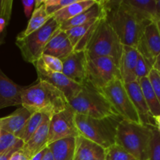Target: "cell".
I'll list each match as a JSON object with an SVG mask.
<instances>
[{
	"label": "cell",
	"instance_id": "cell-1",
	"mask_svg": "<svg viewBox=\"0 0 160 160\" xmlns=\"http://www.w3.org/2000/svg\"><path fill=\"white\" fill-rule=\"evenodd\" d=\"M21 100V106L31 113L41 112L50 117L69 106L62 92L43 81H38L36 84L28 86L22 92Z\"/></svg>",
	"mask_w": 160,
	"mask_h": 160
},
{
	"label": "cell",
	"instance_id": "cell-2",
	"mask_svg": "<svg viewBox=\"0 0 160 160\" xmlns=\"http://www.w3.org/2000/svg\"><path fill=\"white\" fill-rule=\"evenodd\" d=\"M106 10L105 18L114 30L122 45L136 48L145 27L141 22L119 5V1H102Z\"/></svg>",
	"mask_w": 160,
	"mask_h": 160
},
{
	"label": "cell",
	"instance_id": "cell-3",
	"mask_svg": "<svg viewBox=\"0 0 160 160\" xmlns=\"http://www.w3.org/2000/svg\"><path fill=\"white\" fill-rule=\"evenodd\" d=\"M122 120L119 115L104 118L75 115V124L78 134L104 149L115 144L118 125Z\"/></svg>",
	"mask_w": 160,
	"mask_h": 160
},
{
	"label": "cell",
	"instance_id": "cell-4",
	"mask_svg": "<svg viewBox=\"0 0 160 160\" xmlns=\"http://www.w3.org/2000/svg\"><path fill=\"white\" fill-rule=\"evenodd\" d=\"M152 126L122 120L116 133L115 144L137 160H147Z\"/></svg>",
	"mask_w": 160,
	"mask_h": 160
},
{
	"label": "cell",
	"instance_id": "cell-5",
	"mask_svg": "<svg viewBox=\"0 0 160 160\" xmlns=\"http://www.w3.org/2000/svg\"><path fill=\"white\" fill-rule=\"evenodd\" d=\"M84 51L88 59L108 57L119 66L122 45L105 17L99 20Z\"/></svg>",
	"mask_w": 160,
	"mask_h": 160
},
{
	"label": "cell",
	"instance_id": "cell-6",
	"mask_svg": "<svg viewBox=\"0 0 160 160\" xmlns=\"http://www.w3.org/2000/svg\"><path fill=\"white\" fill-rule=\"evenodd\" d=\"M68 104L76 114L93 118L119 115L101 91L88 82L82 86L81 91L76 96L69 100Z\"/></svg>",
	"mask_w": 160,
	"mask_h": 160
},
{
	"label": "cell",
	"instance_id": "cell-7",
	"mask_svg": "<svg viewBox=\"0 0 160 160\" xmlns=\"http://www.w3.org/2000/svg\"><path fill=\"white\" fill-rule=\"evenodd\" d=\"M59 28L60 24L52 17L40 29L25 37H17L16 45L20 49L23 59L34 65L42 56L47 43Z\"/></svg>",
	"mask_w": 160,
	"mask_h": 160
},
{
	"label": "cell",
	"instance_id": "cell-8",
	"mask_svg": "<svg viewBox=\"0 0 160 160\" xmlns=\"http://www.w3.org/2000/svg\"><path fill=\"white\" fill-rule=\"evenodd\" d=\"M101 92L122 120L142 123L121 78L111 81Z\"/></svg>",
	"mask_w": 160,
	"mask_h": 160
},
{
	"label": "cell",
	"instance_id": "cell-9",
	"mask_svg": "<svg viewBox=\"0 0 160 160\" xmlns=\"http://www.w3.org/2000/svg\"><path fill=\"white\" fill-rule=\"evenodd\" d=\"M86 69L87 82L100 91L111 81L121 78L119 66L111 58L88 59Z\"/></svg>",
	"mask_w": 160,
	"mask_h": 160
},
{
	"label": "cell",
	"instance_id": "cell-10",
	"mask_svg": "<svg viewBox=\"0 0 160 160\" xmlns=\"http://www.w3.org/2000/svg\"><path fill=\"white\" fill-rule=\"evenodd\" d=\"M75 113L70 106L50 118L48 145L56 141L68 138H77L78 129L75 124Z\"/></svg>",
	"mask_w": 160,
	"mask_h": 160
},
{
	"label": "cell",
	"instance_id": "cell-11",
	"mask_svg": "<svg viewBox=\"0 0 160 160\" xmlns=\"http://www.w3.org/2000/svg\"><path fill=\"white\" fill-rule=\"evenodd\" d=\"M38 75V81H46L64 93L67 101L73 98L81 91L82 86L71 81L61 72H54L45 68L41 59L34 64Z\"/></svg>",
	"mask_w": 160,
	"mask_h": 160
},
{
	"label": "cell",
	"instance_id": "cell-12",
	"mask_svg": "<svg viewBox=\"0 0 160 160\" xmlns=\"http://www.w3.org/2000/svg\"><path fill=\"white\" fill-rule=\"evenodd\" d=\"M136 48L152 68L155 59L160 54V33L155 22H151L145 27Z\"/></svg>",
	"mask_w": 160,
	"mask_h": 160
},
{
	"label": "cell",
	"instance_id": "cell-13",
	"mask_svg": "<svg viewBox=\"0 0 160 160\" xmlns=\"http://www.w3.org/2000/svg\"><path fill=\"white\" fill-rule=\"evenodd\" d=\"M87 56L85 51H74L62 59V73L71 81L83 86L87 82Z\"/></svg>",
	"mask_w": 160,
	"mask_h": 160
},
{
	"label": "cell",
	"instance_id": "cell-14",
	"mask_svg": "<svg viewBox=\"0 0 160 160\" xmlns=\"http://www.w3.org/2000/svg\"><path fill=\"white\" fill-rule=\"evenodd\" d=\"M119 5L141 22H154L160 15L156 0H120Z\"/></svg>",
	"mask_w": 160,
	"mask_h": 160
},
{
	"label": "cell",
	"instance_id": "cell-15",
	"mask_svg": "<svg viewBox=\"0 0 160 160\" xmlns=\"http://www.w3.org/2000/svg\"><path fill=\"white\" fill-rule=\"evenodd\" d=\"M27 87L14 83L0 69V109L21 106L22 92Z\"/></svg>",
	"mask_w": 160,
	"mask_h": 160
},
{
	"label": "cell",
	"instance_id": "cell-16",
	"mask_svg": "<svg viewBox=\"0 0 160 160\" xmlns=\"http://www.w3.org/2000/svg\"><path fill=\"white\" fill-rule=\"evenodd\" d=\"M73 52L74 47L71 43L66 32L59 28L56 30L47 43L43 51V54L52 56L62 60Z\"/></svg>",
	"mask_w": 160,
	"mask_h": 160
},
{
	"label": "cell",
	"instance_id": "cell-17",
	"mask_svg": "<svg viewBox=\"0 0 160 160\" xmlns=\"http://www.w3.org/2000/svg\"><path fill=\"white\" fill-rule=\"evenodd\" d=\"M124 84H125L127 93H128L135 109H136L138 114H139L143 124L155 127L153 117L151 115V112L147 107V103H146L145 98L143 95L139 82L136 81Z\"/></svg>",
	"mask_w": 160,
	"mask_h": 160
},
{
	"label": "cell",
	"instance_id": "cell-18",
	"mask_svg": "<svg viewBox=\"0 0 160 160\" xmlns=\"http://www.w3.org/2000/svg\"><path fill=\"white\" fill-rule=\"evenodd\" d=\"M139 52L136 48L122 45V52L119 62V69L121 79L124 84H128L136 81L135 68Z\"/></svg>",
	"mask_w": 160,
	"mask_h": 160
},
{
	"label": "cell",
	"instance_id": "cell-19",
	"mask_svg": "<svg viewBox=\"0 0 160 160\" xmlns=\"http://www.w3.org/2000/svg\"><path fill=\"white\" fill-rule=\"evenodd\" d=\"M73 160H105V149L97 144L78 135L75 138Z\"/></svg>",
	"mask_w": 160,
	"mask_h": 160
},
{
	"label": "cell",
	"instance_id": "cell-20",
	"mask_svg": "<svg viewBox=\"0 0 160 160\" xmlns=\"http://www.w3.org/2000/svg\"><path fill=\"white\" fill-rule=\"evenodd\" d=\"M31 114L26 108L21 106L10 115L0 118V130L17 137Z\"/></svg>",
	"mask_w": 160,
	"mask_h": 160
},
{
	"label": "cell",
	"instance_id": "cell-21",
	"mask_svg": "<svg viewBox=\"0 0 160 160\" xmlns=\"http://www.w3.org/2000/svg\"><path fill=\"white\" fill-rule=\"evenodd\" d=\"M50 118L51 117L46 116L40 128L36 131V132L31 136L29 141L27 142L22 148V149L31 157V159L35 155L48 146Z\"/></svg>",
	"mask_w": 160,
	"mask_h": 160
},
{
	"label": "cell",
	"instance_id": "cell-22",
	"mask_svg": "<svg viewBox=\"0 0 160 160\" xmlns=\"http://www.w3.org/2000/svg\"><path fill=\"white\" fill-rule=\"evenodd\" d=\"M105 16H106V10H105L103 2L102 1L97 0V2L93 6L80 13L79 15L63 23L62 24L60 25V28L63 31H67L71 28L80 26L92 20H100L104 17Z\"/></svg>",
	"mask_w": 160,
	"mask_h": 160
},
{
	"label": "cell",
	"instance_id": "cell-23",
	"mask_svg": "<svg viewBox=\"0 0 160 160\" xmlns=\"http://www.w3.org/2000/svg\"><path fill=\"white\" fill-rule=\"evenodd\" d=\"M35 6V9L30 17L26 29L20 32L17 37L23 38L28 36V34H31L34 31L40 29L50 20V18H52L51 16L47 13L45 6L44 5V1L36 0Z\"/></svg>",
	"mask_w": 160,
	"mask_h": 160
},
{
	"label": "cell",
	"instance_id": "cell-24",
	"mask_svg": "<svg viewBox=\"0 0 160 160\" xmlns=\"http://www.w3.org/2000/svg\"><path fill=\"white\" fill-rule=\"evenodd\" d=\"M97 2V0H75L53 16L60 25L86 11Z\"/></svg>",
	"mask_w": 160,
	"mask_h": 160
},
{
	"label": "cell",
	"instance_id": "cell-25",
	"mask_svg": "<svg viewBox=\"0 0 160 160\" xmlns=\"http://www.w3.org/2000/svg\"><path fill=\"white\" fill-rule=\"evenodd\" d=\"M54 160H73L75 150V138H68L49 144Z\"/></svg>",
	"mask_w": 160,
	"mask_h": 160
},
{
	"label": "cell",
	"instance_id": "cell-26",
	"mask_svg": "<svg viewBox=\"0 0 160 160\" xmlns=\"http://www.w3.org/2000/svg\"><path fill=\"white\" fill-rule=\"evenodd\" d=\"M138 82L141 86V91L145 98L151 115L152 116V117L160 115V103L155 95L148 78L146 77V78H141Z\"/></svg>",
	"mask_w": 160,
	"mask_h": 160
},
{
	"label": "cell",
	"instance_id": "cell-27",
	"mask_svg": "<svg viewBox=\"0 0 160 160\" xmlns=\"http://www.w3.org/2000/svg\"><path fill=\"white\" fill-rule=\"evenodd\" d=\"M46 116L47 115L41 113V112H34V113L31 114V117L26 122L24 127L20 131L19 135L17 136V138L23 141L24 144L27 142H28L31 136L40 128L42 123L45 120Z\"/></svg>",
	"mask_w": 160,
	"mask_h": 160
},
{
	"label": "cell",
	"instance_id": "cell-28",
	"mask_svg": "<svg viewBox=\"0 0 160 160\" xmlns=\"http://www.w3.org/2000/svg\"><path fill=\"white\" fill-rule=\"evenodd\" d=\"M24 142L19 138L0 130V156L10 150H18L23 148Z\"/></svg>",
	"mask_w": 160,
	"mask_h": 160
},
{
	"label": "cell",
	"instance_id": "cell-29",
	"mask_svg": "<svg viewBox=\"0 0 160 160\" xmlns=\"http://www.w3.org/2000/svg\"><path fill=\"white\" fill-rule=\"evenodd\" d=\"M97 20H92V21H89L83 25L75 27V28H71V29L67 30V31H64L66 32V34H67L71 43L73 45L74 49H75V47L78 45V42L81 41V39L84 37L85 34L87 33V31H89V29L91 28V26H92L96 21H97Z\"/></svg>",
	"mask_w": 160,
	"mask_h": 160
},
{
	"label": "cell",
	"instance_id": "cell-30",
	"mask_svg": "<svg viewBox=\"0 0 160 160\" xmlns=\"http://www.w3.org/2000/svg\"><path fill=\"white\" fill-rule=\"evenodd\" d=\"M105 160H137L119 145H111L105 149Z\"/></svg>",
	"mask_w": 160,
	"mask_h": 160
},
{
	"label": "cell",
	"instance_id": "cell-31",
	"mask_svg": "<svg viewBox=\"0 0 160 160\" xmlns=\"http://www.w3.org/2000/svg\"><path fill=\"white\" fill-rule=\"evenodd\" d=\"M13 0H0V33L9 24L12 13Z\"/></svg>",
	"mask_w": 160,
	"mask_h": 160
},
{
	"label": "cell",
	"instance_id": "cell-32",
	"mask_svg": "<svg viewBox=\"0 0 160 160\" xmlns=\"http://www.w3.org/2000/svg\"><path fill=\"white\" fill-rule=\"evenodd\" d=\"M152 136L149 145L147 160H160V133L152 127Z\"/></svg>",
	"mask_w": 160,
	"mask_h": 160
},
{
	"label": "cell",
	"instance_id": "cell-33",
	"mask_svg": "<svg viewBox=\"0 0 160 160\" xmlns=\"http://www.w3.org/2000/svg\"><path fill=\"white\" fill-rule=\"evenodd\" d=\"M75 0H44L47 13L53 17L56 12L73 3Z\"/></svg>",
	"mask_w": 160,
	"mask_h": 160
},
{
	"label": "cell",
	"instance_id": "cell-34",
	"mask_svg": "<svg viewBox=\"0 0 160 160\" xmlns=\"http://www.w3.org/2000/svg\"><path fill=\"white\" fill-rule=\"evenodd\" d=\"M40 59L45 68H47L48 70H51V71L61 72L62 73L63 63L62 61L60 59L53 57L52 56H49V55L42 54Z\"/></svg>",
	"mask_w": 160,
	"mask_h": 160
},
{
	"label": "cell",
	"instance_id": "cell-35",
	"mask_svg": "<svg viewBox=\"0 0 160 160\" xmlns=\"http://www.w3.org/2000/svg\"><path fill=\"white\" fill-rule=\"evenodd\" d=\"M152 70V67H149V65L146 62L144 58L139 54L136 68H135V76H136V81H139L141 78L148 77L149 73Z\"/></svg>",
	"mask_w": 160,
	"mask_h": 160
},
{
	"label": "cell",
	"instance_id": "cell-36",
	"mask_svg": "<svg viewBox=\"0 0 160 160\" xmlns=\"http://www.w3.org/2000/svg\"><path fill=\"white\" fill-rule=\"evenodd\" d=\"M148 79L150 81L153 90L155 92V95L158 98V102L160 103V74L157 71H155L154 69L151 70L148 75Z\"/></svg>",
	"mask_w": 160,
	"mask_h": 160
},
{
	"label": "cell",
	"instance_id": "cell-37",
	"mask_svg": "<svg viewBox=\"0 0 160 160\" xmlns=\"http://www.w3.org/2000/svg\"><path fill=\"white\" fill-rule=\"evenodd\" d=\"M22 5L24 7V12L26 17L29 18L32 14L33 8L35 5V0H22Z\"/></svg>",
	"mask_w": 160,
	"mask_h": 160
},
{
	"label": "cell",
	"instance_id": "cell-38",
	"mask_svg": "<svg viewBox=\"0 0 160 160\" xmlns=\"http://www.w3.org/2000/svg\"><path fill=\"white\" fill-rule=\"evenodd\" d=\"M31 157L24 151L23 149H20L18 151L15 152L11 156L9 160H30Z\"/></svg>",
	"mask_w": 160,
	"mask_h": 160
},
{
	"label": "cell",
	"instance_id": "cell-39",
	"mask_svg": "<svg viewBox=\"0 0 160 160\" xmlns=\"http://www.w3.org/2000/svg\"><path fill=\"white\" fill-rule=\"evenodd\" d=\"M47 148H48V147H46V148H45L44 149H42V151H40L39 152H38L37 154L35 155L33 157H31V159L30 160H42L44 155H45V152H46V150H47Z\"/></svg>",
	"mask_w": 160,
	"mask_h": 160
},
{
	"label": "cell",
	"instance_id": "cell-40",
	"mask_svg": "<svg viewBox=\"0 0 160 160\" xmlns=\"http://www.w3.org/2000/svg\"><path fill=\"white\" fill-rule=\"evenodd\" d=\"M15 152L17 151H16V150H10V151L7 152L1 155V156H0V160H9L11 156H12Z\"/></svg>",
	"mask_w": 160,
	"mask_h": 160
},
{
	"label": "cell",
	"instance_id": "cell-41",
	"mask_svg": "<svg viewBox=\"0 0 160 160\" xmlns=\"http://www.w3.org/2000/svg\"><path fill=\"white\" fill-rule=\"evenodd\" d=\"M152 69H154L155 71H157L160 74V54L158 55L156 57V59H155V62H154Z\"/></svg>",
	"mask_w": 160,
	"mask_h": 160
},
{
	"label": "cell",
	"instance_id": "cell-42",
	"mask_svg": "<svg viewBox=\"0 0 160 160\" xmlns=\"http://www.w3.org/2000/svg\"><path fill=\"white\" fill-rule=\"evenodd\" d=\"M153 121L155 128H156L157 131L160 133V115L156 116V117H153Z\"/></svg>",
	"mask_w": 160,
	"mask_h": 160
},
{
	"label": "cell",
	"instance_id": "cell-43",
	"mask_svg": "<svg viewBox=\"0 0 160 160\" xmlns=\"http://www.w3.org/2000/svg\"><path fill=\"white\" fill-rule=\"evenodd\" d=\"M42 160H54V159H53V154H52L51 151H50V148H47V150H46V152H45V155H44Z\"/></svg>",
	"mask_w": 160,
	"mask_h": 160
},
{
	"label": "cell",
	"instance_id": "cell-44",
	"mask_svg": "<svg viewBox=\"0 0 160 160\" xmlns=\"http://www.w3.org/2000/svg\"><path fill=\"white\" fill-rule=\"evenodd\" d=\"M159 12H160V11H159ZM154 22L156 23L157 27H158V31H159V33H160V15L158 16V17H157L156 19H155V21H154Z\"/></svg>",
	"mask_w": 160,
	"mask_h": 160
},
{
	"label": "cell",
	"instance_id": "cell-45",
	"mask_svg": "<svg viewBox=\"0 0 160 160\" xmlns=\"http://www.w3.org/2000/svg\"><path fill=\"white\" fill-rule=\"evenodd\" d=\"M3 41H4V34L3 33H0V46L3 43Z\"/></svg>",
	"mask_w": 160,
	"mask_h": 160
},
{
	"label": "cell",
	"instance_id": "cell-46",
	"mask_svg": "<svg viewBox=\"0 0 160 160\" xmlns=\"http://www.w3.org/2000/svg\"><path fill=\"white\" fill-rule=\"evenodd\" d=\"M157 2V6H158V10L160 11V0H156Z\"/></svg>",
	"mask_w": 160,
	"mask_h": 160
}]
</instances>
